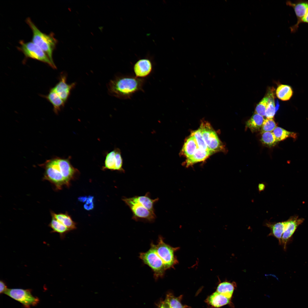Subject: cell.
<instances>
[{"mask_svg":"<svg viewBox=\"0 0 308 308\" xmlns=\"http://www.w3.org/2000/svg\"><path fill=\"white\" fill-rule=\"evenodd\" d=\"M44 168V180L50 182L57 190L61 189L64 186H68L78 172L68 159L59 158L48 161Z\"/></svg>","mask_w":308,"mask_h":308,"instance_id":"cell-1","label":"cell"},{"mask_svg":"<svg viewBox=\"0 0 308 308\" xmlns=\"http://www.w3.org/2000/svg\"><path fill=\"white\" fill-rule=\"evenodd\" d=\"M145 82V79L135 76L117 75L108 84V92L110 95L120 99H129L135 93L143 91Z\"/></svg>","mask_w":308,"mask_h":308,"instance_id":"cell-2","label":"cell"},{"mask_svg":"<svg viewBox=\"0 0 308 308\" xmlns=\"http://www.w3.org/2000/svg\"><path fill=\"white\" fill-rule=\"evenodd\" d=\"M26 22L33 32L32 42L42 50L53 65L56 68L53 60L52 55L57 43V40L54 37V35L52 33L47 35L42 32L29 18L27 19Z\"/></svg>","mask_w":308,"mask_h":308,"instance_id":"cell-3","label":"cell"},{"mask_svg":"<svg viewBox=\"0 0 308 308\" xmlns=\"http://www.w3.org/2000/svg\"><path fill=\"white\" fill-rule=\"evenodd\" d=\"M150 246L148 251L140 253L139 258L152 270L154 278L157 280L164 276L166 270L162 260L156 252L154 244L152 242Z\"/></svg>","mask_w":308,"mask_h":308,"instance_id":"cell-4","label":"cell"},{"mask_svg":"<svg viewBox=\"0 0 308 308\" xmlns=\"http://www.w3.org/2000/svg\"><path fill=\"white\" fill-rule=\"evenodd\" d=\"M122 200L129 207L132 213V219L136 221L153 222L156 218L155 212L148 210L139 203L134 196L123 197Z\"/></svg>","mask_w":308,"mask_h":308,"instance_id":"cell-5","label":"cell"},{"mask_svg":"<svg viewBox=\"0 0 308 308\" xmlns=\"http://www.w3.org/2000/svg\"><path fill=\"white\" fill-rule=\"evenodd\" d=\"M209 149L214 153L224 150V146L210 123L202 120L199 128Z\"/></svg>","mask_w":308,"mask_h":308,"instance_id":"cell-6","label":"cell"},{"mask_svg":"<svg viewBox=\"0 0 308 308\" xmlns=\"http://www.w3.org/2000/svg\"><path fill=\"white\" fill-rule=\"evenodd\" d=\"M154 246L157 254L162 260L166 270L173 268L177 262L175 256V252L178 248H173L165 243L163 238L159 237L157 244Z\"/></svg>","mask_w":308,"mask_h":308,"instance_id":"cell-7","label":"cell"},{"mask_svg":"<svg viewBox=\"0 0 308 308\" xmlns=\"http://www.w3.org/2000/svg\"><path fill=\"white\" fill-rule=\"evenodd\" d=\"M21 46L18 49L22 52L26 57L30 58L48 64L54 69H56L52 64L45 53L39 46L32 42H25L23 41H20Z\"/></svg>","mask_w":308,"mask_h":308,"instance_id":"cell-8","label":"cell"},{"mask_svg":"<svg viewBox=\"0 0 308 308\" xmlns=\"http://www.w3.org/2000/svg\"><path fill=\"white\" fill-rule=\"evenodd\" d=\"M22 304L26 308L35 306L39 301V299L32 294L30 290L21 289H8L4 293Z\"/></svg>","mask_w":308,"mask_h":308,"instance_id":"cell-9","label":"cell"},{"mask_svg":"<svg viewBox=\"0 0 308 308\" xmlns=\"http://www.w3.org/2000/svg\"><path fill=\"white\" fill-rule=\"evenodd\" d=\"M123 159L120 150L116 148L106 155L104 169L117 170L124 173L123 168Z\"/></svg>","mask_w":308,"mask_h":308,"instance_id":"cell-10","label":"cell"},{"mask_svg":"<svg viewBox=\"0 0 308 308\" xmlns=\"http://www.w3.org/2000/svg\"><path fill=\"white\" fill-rule=\"evenodd\" d=\"M67 75L62 73L60 75L58 82L53 88L54 90L66 103L67 101L72 90L76 85L75 82L71 84L67 83Z\"/></svg>","mask_w":308,"mask_h":308,"instance_id":"cell-11","label":"cell"},{"mask_svg":"<svg viewBox=\"0 0 308 308\" xmlns=\"http://www.w3.org/2000/svg\"><path fill=\"white\" fill-rule=\"evenodd\" d=\"M153 62L148 57L139 59L134 64L133 70L135 76L144 79L150 75L153 70Z\"/></svg>","mask_w":308,"mask_h":308,"instance_id":"cell-12","label":"cell"},{"mask_svg":"<svg viewBox=\"0 0 308 308\" xmlns=\"http://www.w3.org/2000/svg\"><path fill=\"white\" fill-rule=\"evenodd\" d=\"M304 220L303 218H298L297 216L291 217L287 220V224L283 234L281 240V245H282L283 249L285 250L286 249L287 242L298 227L303 223Z\"/></svg>","mask_w":308,"mask_h":308,"instance_id":"cell-13","label":"cell"},{"mask_svg":"<svg viewBox=\"0 0 308 308\" xmlns=\"http://www.w3.org/2000/svg\"><path fill=\"white\" fill-rule=\"evenodd\" d=\"M287 223V220L275 223L267 222L265 223V226L269 228L270 230V232L268 235L273 236L276 238L278 240L280 244H281L282 237Z\"/></svg>","mask_w":308,"mask_h":308,"instance_id":"cell-14","label":"cell"},{"mask_svg":"<svg viewBox=\"0 0 308 308\" xmlns=\"http://www.w3.org/2000/svg\"><path fill=\"white\" fill-rule=\"evenodd\" d=\"M287 5L293 9L297 18L296 23L299 22L308 12V0H298L295 2L287 1Z\"/></svg>","mask_w":308,"mask_h":308,"instance_id":"cell-15","label":"cell"},{"mask_svg":"<svg viewBox=\"0 0 308 308\" xmlns=\"http://www.w3.org/2000/svg\"><path fill=\"white\" fill-rule=\"evenodd\" d=\"M40 96L46 98L50 103L53 106L54 112L57 114L63 108L66 103L59 96L56 92L52 88L50 89L48 94L46 95H41Z\"/></svg>","mask_w":308,"mask_h":308,"instance_id":"cell-16","label":"cell"},{"mask_svg":"<svg viewBox=\"0 0 308 308\" xmlns=\"http://www.w3.org/2000/svg\"><path fill=\"white\" fill-rule=\"evenodd\" d=\"M213 153L211 151L198 148L192 156L187 158L185 163L186 166L188 167L196 163L203 161Z\"/></svg>","mask_w":308,"mask_h":308,"instance_id":"cell-17","label":"cell"},{"mask_svg":"<svg viewBox=\"0 0 308 308\" xmlns=\"http://www.w3.org/2000/svg\"><path fill=\"white\" fill-rule=\"evenodd\" d=\"M198 148H199L194 137L191 134L184 143L181 151L182 153L187 158L192 156Z\"/></svg>","mask_w":308,"mask_h":308,"instance_id":"cell-18","label":"cell"},{"mask_svg":"<svg viewBox=\"0 0 308 308\" xmlns=\"http://www.w3.org/2000/svg\"><path fill=\"white\" fill-rule=\"evenodd\" d=\"M263 117L254 112L246 123V126L252 132L261 130L264 120Z\"/></svg>","mask_w":308,"mask_h":308,"instance_id":"cell-19","label":"cell"},{"mask_svg":"<svg viewBox=\"0 0 308 308\" xmlns=\"http://www.w3.org/2000/svg\"><path fill=\"white\" fill-rule=\"evenodd\" d=\"M49 226L52 230V232L58 233L62 239H64L66 234L71 230L53 216H52Z\"/></svg>","mask_w":308,"mask_h":308,"instance_id":"cell-20","label":"cell"},{"mask_svg":"<svg viewBox=\"0 0 308 308\" xmlns=\"http://www.w3.org/2000/svg\"><path fill=\"white\" fill-rule=\"evenodd\" d=\"M230 300L216 291L208 297L207 302L214 307H219L228 304L229 303Z\"/></svg>","mask_w":308,"mask_h":308,"instance_id":"cell-21","label":"cell"},{"mask_svg":"<svg viewBox=\"0 0 308 308\" xmlns=\"http://www.w3.org/2000/svg\"><path fill=\"white\" fill-rule=\"evenodd\" d=\"M51 216H53L65 226L71 230L76 228V224L71 217L66 213H56L52 211L50 212Z\"/></svg>","mask_w":308,"mask_h":308,"instance_id":"cell-22","label":"cell"},{"mask_svg":"<svg viewBox=\"0 0 308 308\" xmlns=\"http://www.w3.org/2000/svg\"><path fill=\"white\" fill-rule=\"evenodd\" d=\"M136 200L141 205L149 210L155 212L154 205L159 200L157 198L152 199L151 198L149 192H147L144 195L134 196Z\"/></svg>","mask_w":308,"mask_h":308,"instance_id":"cell-23","label":"cell"},{"mask_svg":"<svg viewBox=\"0 0 308 308\" xmlns=\"http://www.w3.org/2000/svg\"><path fill=\"white\" fill-rule=\"evenodd\" d=\"M293 92L290 86L280 84L277 87L276 95L277 97L282 101H287L290 99L292 96Z\"/></svg>","mask_w":308,"mask_h":308,"instance_id":"cell-24","label":"cell"},{"mask_svg":"<svg viewBox=\"0 0 308 308\" xmlns=\"http://www.w3.org/2000/svg\"><path fill=\"white\" fill-rule=\"evenodd\" d=\"M234 289L233 283L225 281L219 284L217 287V292L230 299Z\"/></svg>","mask_w":308,"mask_h":308,"instance_id":"cell-25","label":"cell"},{"mask_svg":"<svg viewBox=\"0 0 308 308\" xmlns=\"http://www.w3.org/2000/svg\"><path fill=\"white\" fill-rule=\"evenodd\" d=\"M269 92L267 94L269 100L266 108L265 116L268 118H273L277 110L274 102L273 93Z\"/></svg>","mask_w":308,"mask_h":308,"instance_id":"cell-26","label":"cell"},{"mask_svg":"<svg viewBox=\"0 0 308 308\" xmlns=\"http://www.w3.org/2000/svg\"><path fill=\"white\" fill-rule=\"evenodd\" d=\"M272 132L277 142L283 140L289 137H294L295 135L294 133L278 127H276Z\"/></svg>","mask_w":308,"mask_h":308,"instance_id":"cell-27","label":"cell"},{"mask_svg":"<svg viewBox=\"0 0 308 308\" xmlns=\"http://www.w3.org/2000/svg\"><path fill=\"white\" fill-rule=\"evenodd\" d=\"M262 134L261 141L262 143L267 147L274 146L277 142L272 132H267Z\"/></svg>","mask_w":308,"mask_h":308,"instance_id":"cell-28","label":"cell"},{"mask_svg":"<svg viewBox=\"0 0 308 308\" xmlns=\"http://www.w3.org/2000/svg\"><path fill=\"white\" fill-rule=\"evenodd\" d=\"M180 297H176L171 293L167 295L165 301L169 304L170 308H185L180 302Z\"/></svg>","mask_w":308,"mask_h":308,"instance_id":"cell-29","label":"cell"},{"mask_svg":"<svg viewBox=\"0 0 308 308\" xmlns=\"http://www.w3.org/2000/svg\"><path fill=\"white\" fill-rule=\"evenodd\" d=\"M191 134L194 137L199 148L204 150L211 151L206 144L199 128L193 131L192 132Z\"/></svg>","mask_w":308,"mask_h":308,"instance_id":"cell-30","label":"cell"},{"mask_svg":"<svg viewBox=\"0 0 308 308\" xmlns=\"http://www.w3.org/2000/svg\"><path fill=\"white\" fill-rule=\"evenodd\" d=\"M276 127V124L273 118H266L264 119L260 133L262 134L265 132H272Z\"/></svg>","mask_w":308,"mask_h":308,"instance_id":"cell-31","label":"cell"},{"mask_svg":"<svg viewBox=\"0 0 308 308\" xmlns=\"http://www.w3.org/2000/svg\"><path fill=\"white\" fill-rule=\"evenodd\" d=\"M269 100V96H267L258 104L256 107L255 113L262 116H265L266 108Z\"/></svg>","mask_w":308,"mask_h":308,"instance_id":"cell-32","label":"cell"},{"mask_svg":"<svg viewBox=\"0 0 308 308\" xmlns=\"http://www.w3.org/2000/svg\"><path fill=\"white\" fill-rule=\"evenodd\" d=\"M302 23H308V12L299 22L290 27L291 32H294L296 31L299 27V25Z\"/></svg>","mask_w":308,"mask_h":308,"instance_id":"cell-33","label":"cell"},{"mask_svg":"<svg viewBox=\"0 0 308 308\" xmlns=\"http://www.w3.org/2000/svg\"><path fill=\"white\" fill-rule=\"evenodd\" d=\"M0 293H4L7 289L5 283L2 280H1L0 281Z\"/></svg>","mask_w":308,"mask_h":308,"instance_id":"cell-34","label":"cell"},{"mask_svg":"<svg viewBox=\"0 0 308 308\" xmlns=\"http://www.w3.org/2000/svg\"><path fill=\"white\" fill-rule=\"evenodd\" d=\"M84 208L87 210H89L92 209L94 207L93 202L89 204L85 203L84 205Z\"/></svg>","mask_w":308,"mask_h":308,"instance_id":"cell-35","label":"cell"},{"mask_svg":"<svg viewBox=\"0 0 308 308\" xmlns=\"http://www.w3.org/2000/svg\"><path fill=\"white\" fill-rule=\"evenodd\" d=\"M159 308H170L169 304L165 300L161 302Z\"/></svg>","mask_w":308,"mask_h":308,"instance_id":"cell-36","label":"cell"},{"mask_svg":"<svg viewBox=\"0 0 308 308\" xmlns=\"http://www.w3.org/2000/svg\"><path fill=\"white\" fill-rule=\"evenodd\" d=\"M265 185L263 183H259L258 186V190L259 192L263 191L265 189Z\"/></svg>","mask_w":308,"mask_h":308,"instance_id":"cell-37","label":"cell"},{"mask_svg":"<svg viewBox=\"0 0 308 308\" xmlns=\"http://www.w3.org/2000/svg\"><path fill=\"white\" fill-rule=\"evenodd\" d=\"M87 198L86 196H80L78 198V200L80 202H84L86 201Z\"/></svg>","mask_w":308,"mask_h":308,"instance_id":"cell-38","label":"cell"}]
</instances>
